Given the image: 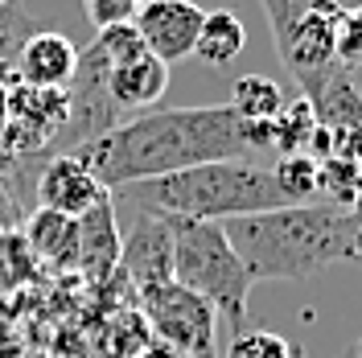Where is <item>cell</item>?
Listing matches in <instances>:
<instances>
[{
    "label": "cell",
    "instance_id": "cell-9",
    "mask_svg": "<svg viewBox=\"0 0 362 358\" xmlns=\"http://www.w3.org/2000/svg\"><path fill=\"white\" fill-rule=\"evenodd\" d=\"M13 62V79H21V87L33 91H66L78 70V50L66 33H29L17 42Z\"/></svg>",
    "mask_w": 362,
    "mask_h": 358
},
{
    "label": "cell",
    "instance_id": "cell-19",
    "mask_svg": "<svg viewBox=\"0 0 362 358\" xmlns=\"http://www.w3.org/2000/svg\"><path fill=\"white\" fill-rule=\"evenodd\" d=\"M293 354V342L284 334H272V330H243V334L230 337L226 358H288Z\"/></svg>",
    "mask_w": 362,
    "mask_h": 358
},
{
    "label": "cell",
    "instance_id": "cell-20",
    "mask_svg": "<svg viewBox=\"0 0 362 358\" xmlns=\"http://www.w3.org/2000/svg\"><path fill=\"white\" fill-rule=\"evenodd\" d=\"M334 54L346 70L362 62V8H346L338 17V37H334Z\"/></svg>",
    "mask_w": 362,
    "mask_h": 358
},
{
    "label": "cell",
    "instance_id": "cell-17",
    "mask_svg": "<svg viewBox=\"0 0 362 358\" xmlns=\"http://www.w3.org/2000/svg\"><path fill=\"white\" fill-rule=\"evenodd\" d=\"M272 173L280 181L288 206H305V202H313V194H321V173H317V161L309 157V153H300V157H280V165H276Z\"/></svg>",
    "mask_w": 362,
    "mask_h": 358
},
{
    "label": "cell",
    "instance_id": "cell-14",
    "mask_svg": "<svg viewBox=\"0 0 362 358\" xmlns=\"http://www.w3.org/2000/svg\"><path fill=\"white\" fill-rule=\"evenodd\" d=\"M243 50H247V29H243V21H239L230 8L206 13L202 29H198V45H194V54H198L202 62L226 67V62H235Z\"/></svg>",
    "mask_w": 362,
    "mask_h": 358
},
{
    "label": "cell",
    "instance_id": "cell-2",
    "mask_svg": "<svg viewBox=\"0 0 362 358\" xmlns=\"http://www.w3.org/2000/svg\"><path fill=\"white\" fill-rule=\"evenodd\" d=\"M358 223L362 219L354 210H341L334 202H305L247 219H226L223 231L255 284V280H309L338 260H354Z\"/></svg>",
    "mask_w": 362,
    "mask_h": 358
},
{
    "label": "cell",
    "instance_id": "cell-26",
    "mask_svg": "<svg viewBox=\"0 0 362 358\" xmlns=\"http://www.w3.org/2000/svg\"><path fill=\"white\" fill-rule=\"evenodd\" d=\"M288 358H309V354H305V346H300V342H293V354H288Z\"/></svg>",
    "mask_w": 362,
    "mask_h": 358
},
{
    "label": "cell",
    "instance_id": "cell-3",
    "mask_svg": "<svg viewBox=\"0 0 362 358\" xmlns=\"http://www.w3.org/2000/svg\"><path fill=\"white\" fill-rule=\"evenodd\" d=\"M115 194L132 210L165 214V219H194V223H226V219H247V214L288 206L276 173L268 165H251V161H214V165L181 169L169 178L136 181Z\"/></svg>",
    "mask_w": 362,
    "mask_h": 358
},
{
    "label": "cell",
    "instance_id": "cell-12",
    "mask_svg": "<svg viewBox=\"0 0 362 358\" xmlns=\"http://www.w3.org/2000/svg\"><path fill=\"white\" fill-rule=\"evenodd\" d=\"M78 268L90 280H103L119 268V231H115V206L112 198L99 202L78 219Z\"/></svg>",
    "mask_w": 362,
    "mask_h": 358
},
{
    "label": "cell",
    "instance_id": "cell-27",
    "mask_svg": "<svg viewBox=\"0 0 362 358\" xmlns=\"http://www.w3.org/2000/svg\"><path fill=\"white\" fill-rule=\"evenodd\" d=\"M4 4H8V8H13V13H21V0H4Z\"/></svg>",
    "mask_w": 362,
    "mask_h": 358
},
{
    "label": "cell",
    "instance_id": "cell-6",
    "mask_svg": "<svg viewBox=\"0 0 362 358\" xmlns=\"http://www.w3.org/2000/svg\"><path fill=\"white\" fill-rule=\"evenodd\" d=\"M140 305L148 313V325L157 330L160 342H169L185 358H214V325L218 313L206 305L202 296L181 289L177 280L157 284L140 292Z\"/></svg>",
    "mask_w": 362,
    "mask_h": 358
},
{
    "label": "cell",
    "instance_id": "cell-1",
    "mask_svg": "<svg viewBox=\"0 0 362 358\" xmlns=\"http://www.w3.org/2000/svg\"><path fill=\"white\" fill-rule=\"evenodd\" d=\"M251 149H272V124H247L230 112V103H214L144 112L78 149V157L99 185L115 194L136 181L169 178L214 161H247Z\"/></svg>",
    "mask_w": 362,
    "mask_h": 358
},
{
    "label": "cell",
    "instance_id": "cell-13",
    "mask_svg": "<svg viewBox=\"0 0 362 358\" xmlns=\"http://www.w3.org/2000/svg\"><path fill=\"white\" fill-rule=\"evenodd\" d=\"M29 247L54 268H78V219H66L58 210H37L29 226Z\"/></svg>",
    "mask_w": 362,
    "mask_h": 358
},
{
    "label": "cell",
    "instance_id": "cell-10",
    "mask_svg": "<svg viewBox=\"0 0 362 358\" xmlns=\"http://www.w3.org/2000/svg\"><path fill=\"white\" fill-rule=\"evenodd\" d=\"M112 194L99 185V178L87 169V161L78 153H62L42 169L37 178V202L42 210H58L66 219H83L87 210H95L99 202H107Z\"/></svg>",
    "mask_w": 362,
    "mask_h": 358
},
{
    "label": "cell",
    "instance_id": "cell-7",
    "mask_svg": "<svg viewBox=\"0 0 362 358\" xmlns=\"http://www.w3.org/2000/svg\"><path fill=\"white\" fill-rule=\"evenodd\" d=\"M202 17L206 8L194 4V0H148V4L136 8L132 25L140 33V42H144V50L169 67V62H181V58L194 54Z\"/></svg>",
    "mask_w": 362,
    "mask_h": 358
},
{
    "label": "cell",
    "instance_id": "cell-24",
    "mask_svg": "<svg viewBox=\"0 0 362 358\" xmlns=\"http://www.w3.org/2000/svg\"><path fill=\"white\" fill-rule=\"evenodd\" d=\"M325 4H334L341 13H346V8H362V0H325Z\"/></svg>",
    "mask_w": 362,
    "mask_h": 358
},
{
    "label": "cell",
    "instance_id": "cell-8",
    "mask_svg": "<svg viewBox=\"0 0 362 358\" xmlns=\"http://www.w3.org/2000/svg\"><path fill=\"white\" fill-rule=\"evenodd\" d=\"M119 272L136 284V292L173 280V219L136 210L128 239L119 243Z\"/></svg>",
    "mask_w": 362,
    "mask_h": 358
},
{
    "label": "cell",
    "instance_id": "cell-22",
    "mask_svg": "<svg viewBox=\"0 0 362 358\" xmlns=\"http://www.w3.org/2000/svg\"><path fill=\"white\" fill-rule=\"evenodd\" d=\"M17 17H21V13H13V8H8V4H4V0H0V33H4V29H8V25L17 21Z\"/></svg>",
    "mask_w": 362,
    "mask_h": 358
},
{
    "label": "cell",
    "instance_id": "cell-4",
    "mask_svg": "<svg viewBox=\"0 0 362 358\" xmlns=\"http://www.w3.org/2000/svg\"><path fill=\"white\" fill-rule=\"evenodd\" d=\"M173 280L194 296H202L214 313H223L230 337L243 334L251 276L235 255L223 223L173 219Z\"/></svg>",
    "mask_w": 362,
    "mask_h": 358
},
{
    "label": "cell",
    "instance_id": "cell-11",
    "mask_svg": "<svg viewBox=\"0 0 362 358\" xmlns=\"http://www.w3.org/2000/svg\"><path fill=\"white\" fill-rule=\"evenodd\" d=\"M165 91H169V67L160 58H153V54H140L132 62H119V67L107 70V99L115 108L144 112Z\"/></svg>",
    "mask_w": 362,
    "mask_h": 358
},
{
    "label": "cell",
    "instance_id": "cell-15",
    "mask_svg": "<svg viewBox=\"0 0 362 358\" xmlns=\"http://www.w3.org/2000/svg\"><path fill=\"white\" fill-rule=\"evenodd\" d=\"M230 112L247 124H272L284 112V91L268 74H243L230 87Z\"/></svg>",
    "mask_w": 362,
    "mask_h": 358
},
{
    "label": "cell",
    "instance_id": "cell-25",
    "mask_svg": "<svg viewBox=\"0 0 362 358\" xmlns=\"http://www.w3.org/2000/svg\"><path fill=\"white\" fill-rule=\"evenodd\" d=\"M354 260H362V223H358V235H354Z\"/></svg>",
    "mask_w": 362,
    "mask_h": 358
},
{
    "label": "cell",
    "instance_id": "cell-21",
    "mask_svg": "<svg viewBox=\"0 0 362 358\" xmlns=\"http://www.w3.org/2000/svg\"><path fill=\"white\" fill-rule=\"evenodd\" d=\"M87 17L95 21V29H107V25H124L136 17V8L128 0H83Z\"/></svg>",
    "mask_w": 362,
    "mask_h": 358
},
{
    "label": "cell",
    "instance_id": "cell-28",
    "mask_svg": "<svg viewBox=\"0 0 362 358\" xmlns=\"http://www.w3.org/2000/svg\"><path fill=\"white\" fill-rule=\"evenodd\" d=\"M128 4H132V8H140V4H148V0H128Z\"/></svg>",
    "mask_w": 362,
    "mask_h": 358
},
{
    "label": "cell",
    "instance_id": "cell-16",
    "mask_svg": "<svg viewBox=\"0 0 362 358\" xmlns=\"http://www.w3.org/2000/svg\"><path fill=\"white\" fill-rule=\"evenodd\" d=\"M313 132H317V120H313V112H309V103H305V99L284 103V112L272 120V149H276L280 157H300V153H309Z\"/></svg>",
    "mask_w": 362,
    "mask_h": 358
},
{
    "label": "cell",
    "instance_id": "cell-23",
    "mask_svg": "<svg viewBox=\"0 0 362 358\" xmlns=\"http://www.w3.org/2000/svg\"><path fill=\"white\" fill-rule=\"evenodd\" d=\"M0 83H13V62L0 54Z\"/></svg>",
    "mask_w": 362,
    "mask_h": 358
},
{
    "label": "cell",
    "instance_id": "cell-18",
    "mask_svg": "<svg viewBox=\"0 0 362 358\" xmlns=\"http://www.w3.org/2000/svg\"><path fill=\"white\" fill-rule=\"evenodd\" d=\"M90 45L99 50V58H103L107 67H119V62H132V58H140V54H148V50H144V42H140V33H136V25H132V21L99 29Z\"/></svg>",
    "mask_w": 362,
    "mask_h": 358
},
{
    "label": "cell",
    "instance_id": "cell-5",
    "mask_svg": "<svg viewBox=\"0 0 362 358\" xmlns=\"http://www.w3.org/2000/svg\"><path fill=\"white\" fill-rule=\"evenodd\" d=\"M264 13H268L276 54L293 79L338 62L334 37H338L341 8L325 0H264Z\"/></svg>",
    "mask_w": 362,
    "mask_h": 358
}]
</instances>
